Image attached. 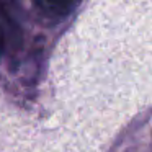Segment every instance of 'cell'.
Listing matches in <instances>:
<instances>
[{"label": "cell", "mask_w": 152, "mask_h": 152, "mask_svg": "<svg viewBox=\"0 0 152 152\" xmlns=\"http://www.w3.org/2000/svg\"><path fill=\"white\" fill-rule=\"evenodd\" d=\"M39 8L51 15H67L75 8L79 0H36Z\"/></svg>", "instance_id": "cell-1"}, {"label": "cell", "mask_w": 152, "mask_h": 152, "mask_svg": "<svg viewBox=\"0 0 152 152\" xmlns=\"http://www.w3.org/2000/svg\"><path fill=\"white\" fill-rule=\"evenodd\" d=\"M4 44H5V36H4L2 28H0V54H2V51H4Z\"/></svg>", "instance_id": "cell-2"}]
</instances>
